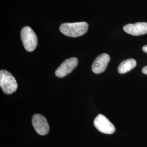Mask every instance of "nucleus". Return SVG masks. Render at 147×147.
Masks as SVG:
<instances>
[{"mask_svg": "<svg viewBox=\"0 0 147 147\" xmlns=\"http://www.w3.org/2000/svg\"><path fill=\"white\" fill-rule=\"evenodd\" d=\"M21 38L23 45L28 52L34 51L38 44V38L30 27H24L21 31Z\"/></svg>", "mask_w": 147, "mask_h": 147, "instance_id": "nucleus-3", "label": "nucleus"}, {"mask_svg": "<svg viewBox=\"0 0 147 147\" xmlns=\"http://www.w3.org/2000/svg\"><path fill=\"white\" fill-rule=\"evenodd\" d=\"M110 60V57L108 54H101L95 59L92 64V69L93 72L94 73L99 74L105 71Z\"/></svg>", "mask_w": 147, "mask_h": 147, "instance_id": "nucleus-8", "label": "nucleus"}, {"mask_svg": "<svg viewBox=\"0 0 147 147\" xmlns=\"http://www.w3.org/2000/svg\"><path fill=\"white\" fill-rule=\"evenodd\" d=\"M142 72L144 74L147 75V66H146V67L143 68L142 70Z\"/></svg>", "mask_w": 147, "mask_h": 147, "instance_id": "nucleus-10", "label": "nucleus"}, {"mask_svg": "<svg viewBox=\"0 0 147 147\" xmlns=\"http://www.w3.org/2000/svg\"><path fill=\"white\" fill-rule=\"evenodd\" d=\"M136 61L134 59H126L119 64L118 68V73L121 74L126 73L134 68L136 66Z\"/></svg>", "mask_w": 147, "mask_h": 147, "instance_id": "nucleus-9", "label": "nucleus"}, {"mask_svg": "<svg viewBox=\"0 0 147 147\" xmlns=\"http://www.w3.org/2000/svg\"><path fill=\"white\" fill-rule=\"evenodd\" d=\"M0 87L6 94L14 93L18 88V84L15 78L11 74L5 70L0 71Z\"/></svg>", "mask_w": 147, "mask_h": 147, "instance_id": "nucleus-2", "label": "nucleus"}, {"mask_svg": "<svg viewBox=\"0 0 147 147\" xmlns=\"http://www.w3.org/2000/svg\"><path fill=\"white\" fill-rule=\"evenodd\" d=\"M94 125L99 131L106 134H112L116 131L113 124L101 114L98 115L95 118Z\"/></svg>", "mask_w": 147, "mask_h": 147, "instance_id": "nucleus-4", "label": "nucleus"}, {"mask_svg": "<svg viewBox=\"0 0 147 147\" xmlns=\"http://www.w3.org/2000/svg\"><path fill=\"white\" fill-rule=\"evenodd\" d=\"M78 64V59L75 57L66 59L56 70L55 74L60 78H64L71 73Z\"/></svg>", "mask_w": 147, "mask_h": 147, "instance_id": "nucleus-5", "label": "nucleus"}, {"mask_svg": "<svg viewBox=\"0 0 147 147\" xmlns=\"http://www.w3.org/2000/svg\"><path fill=\"white\" fill-rule=\"evenodd\" d=\"M142 50L144 53H147V45L144 46L142 48Z\"/></svg>", "mask_w": 147, "mask_h": 147, "instance_id": "nucleus-11", "label": "nucleus"}, {"mask_svg": "<svg viewBox=\"0 0 147 147\" xmlns=\"http://www.w3.org/2000/svg\"><path fill=\"white\" fill-rule=\"evenodd\" d=\"M124 31L135 36L144 35L147 33V22H140L135 24H129L124 26Z\"/></svg>", "mask_w": 147, "mask_h": 147, "instance_id": "nucleus-7", "label": "nucleus"}, {"mask_svg": "<svg viewBox=\"0 0 147 147\" xmlns=\"http://www.w3.org/2000/svg\"><path fill=\"white\" fill-rule=\"evenodd\" d=\"M88 29V24L86 22L75 23H64L61 25L59 30L66 36L78 37L83 36Z\"/></svg>", "mask_w": 147, "mask_h": 147, "instance_id": "nucleus-1", "label": "nucleus"}, {"mask_svg": "<svg viewBox=\"0 0 147 147\" xmlns=\"http://www.w3.org/2000/svg\"><path fill=\"white\" fill-rule=\"evenodd\" d=\"M32 125L36 131L40 135H47L49 131V125L47 119L44 116L36 114L32 119Z\"/></svg>", "mask_w": 147, "mask_h": 147, "instance_id": "nucleus-6", "label": "nucleus"}]
</instances>
